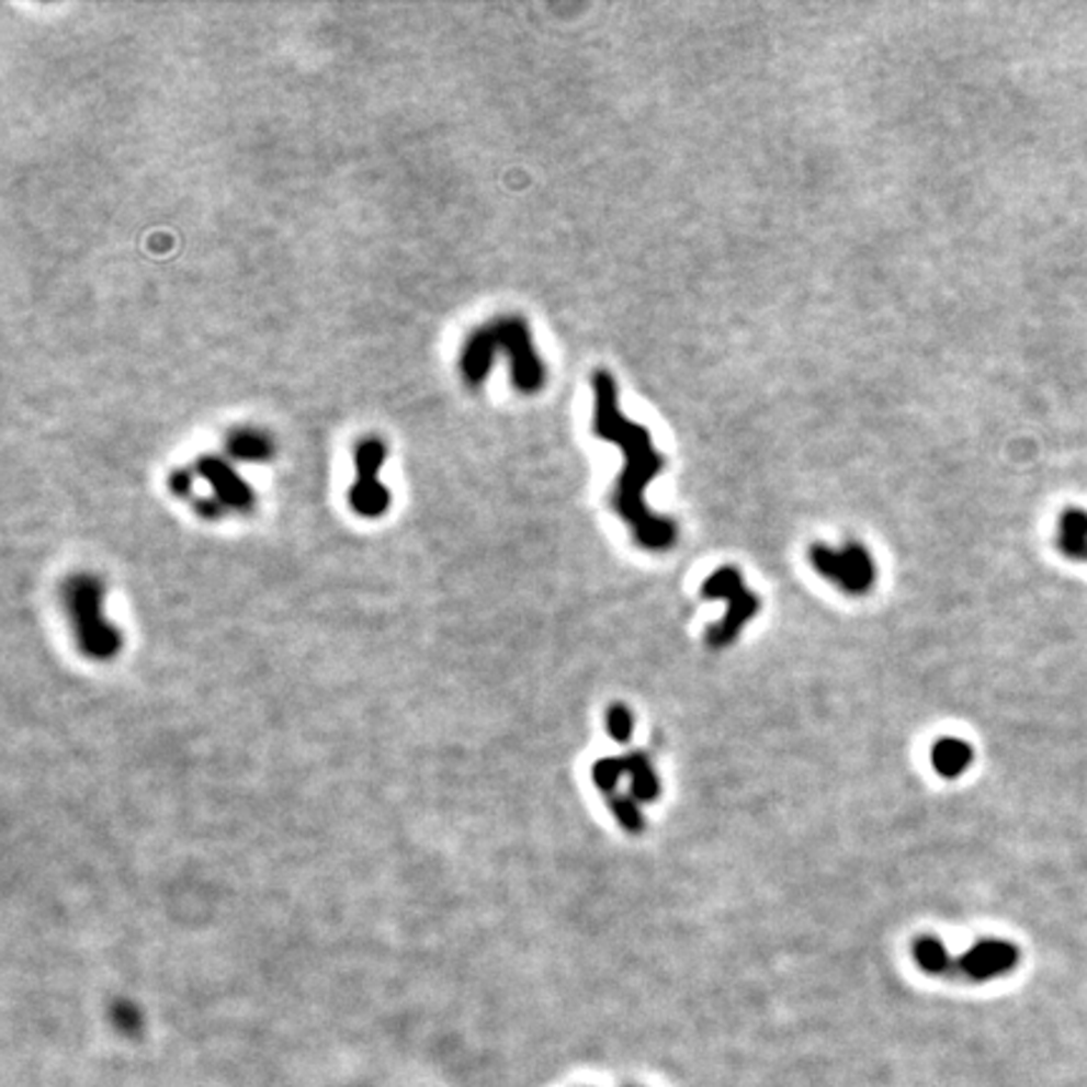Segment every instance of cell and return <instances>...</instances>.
Returning a JSON list of instances; mask_svg holds the SVG:
<instances>
[{"label":"cell","instance_id":"6","mask_svg":"<svg viewBox=\"0 0 1087 1087\" xmlns=\"http://www.w3.org/2000/svg\"><path fill=\"white\" fill-rule=\"evenodd\" d=\"M385 456L388 449L375 435H367L355 446V482L348 491V501L358 517L378 519L390 509V491L378 478Z\"/></svg>","mask_w":1087,"mask_h":1087},{"label":"cell","instance_id":"4","mask_svg":"<svg viewBox=\"0 0 1087 1087\" xmlns=\"http://www.w3.org/2000/svg\"><path fill=\"white\" fill-rule=\"evenodd\" d=\"M700 595L705 599H725L727 602L723 618L715 624H710L703 635L705 645L710 649L731 647L733 642L740 637V632L746 630V624L760 612L758 595L750 592L746 581H743V575L735 567L715 569L713 575L703 581Z\"/></svg>","mask_w":1087,"mask_h":1087},{"label":"cell","instance_id":"14","mask_svg":"<svg viewBox=\"0 0 1087 1087\" xmlns=\"http://www.w3.org/2000/svg\"><path fill=\"white\" fill-rule=\"evenodd\" d=\"M624 775L627 773H624L622 758H599L592 766V781L604 795H612Z\"/></svg>","mask_w":1087,"mask_h":1087},{"label":"cell","instance_id":"2","mask_svg":"<svg viewBox=\"0 0 1087 1087\" xmlns=\"http://www.w3.org/2000/svg\"><path fill=\"white\" fill-rule=\"evenodd\" d=\"M503 353L511 365V383L519 393L534 396L546 383V365L539 358L532 328L519 315H507L476 328L458 353V373L471 388H478L489 375L494 358Z\"/></svg>","mask_w":1087,"mask_h":1087},{"label":"cell","instance_id":"10","mask_svg":"<svg viewBox=\"0 0 1087 1087\" xmlns=\"http://www.w3.org/2000/svg\"><path fill=\"white\" fill-rule=\"evenodd\" d=\"M974 750L966 740L947 735L939 738L931 748V766H935L941 778H960L966 768L972 766Z\"/></svg>","mask_w":1087,"mask_h":1087},{"label":"cell","instance_id":"1","mask_svg":"<svg viewBox=\"0 0 1087 1087\" xmlns=\"http://www.w3.org/2000/svg\"><path fill=\"white\" fill-rule=\"evenodd\" d=\"M595 388V423L597 439L618 443L624 453V468L612 494V509L630 526L637 546L647 552H667L678 542V524L672 519L649 511L645 491L653 478L665 468V458L653 446V435L645 426L622 416L618 404V383L610 371H597Z\"/></svg>","mask_w":1087,"mask_h":1087},{"label":"cell","instance_id":"9","mask_svg":"<svg viewBox=\"0 0 1087 1087\" xmlns=\"http://www.w3.org/2000/svg\"><path fill=\"white\" fill-rule=\"evenodd\" d=\"M622 760H624V773L630 775L632 783L630 785L632 799L639 803H653L660 799L663 785H660V775H657V770L653 766V758H649L645 750H632L627 756H622Z\"/></svg>","mask_w":1087,"mask_h":1087},{"label":"cell","instance_id":"13","mask_svg":"<svg viewBox=\"0 0 1087 1087\" xmlns=\"http://www.w3.org/2000/svg\"><path fill=\"white\" fill-rule=\"evenodd\" d=\"M607 806H610L612 816L618 818V824L622 826V831H627L632 836H637V834L645 831V826H647L645 813L639 811L637 801L632 799V795H618V793L607 795Z\"/></svg>","mask_w":1087,"mask_h":1087},{"label":"cell","instance_id":"12","mask_svg":"<svg viewBox=\"0 0 1087 1087\" xmlns=\"http://www.w3.org/2000/svg\"><path fill=\"white\" fill-rule=\"evenodd\" d=\"M227 451L237 461H268L275 453V443L257 428H237L229 433Z\"/></svg>","mask_w":1087,"mask_h":1087},{"label":"cell","instance_id":"5","mask_svg":"<svg viewBox=\"0 0 1087 1087\" xmlns=\"http://www.w3.org/2000/svg\"><path fill=\"white\" fill-rule=\"evenodd\" d=\"M808 562L818 577L851 597L869 595L876 585V562L861 542H846L841 550L816 542L808 546Z\"/></svg>","mask_w":1087,"mask_h":1087},{"label":"cell","instance_id":"3","mask_svg":"<svg viewBox=\"0 0 1087 1087\" xmlns=\"http://www.w3.org/2000/svg\"><path fill=\"white\" fill-rule=\"evenodd\" d=\"M64 602L76 639L93 660H109L118 649V632L104 618V585L91 575H73L64 585Z\"/></svg>","mask_w":1087,"mask_h":1087},{"label":"cell","instance_id":"16","mask_svg":"<svg viewBox=\"0 0 1087 1087\" xmlns=\"http://www.w3.org/2000/svg\"><path fill=\"white\" fill-rule=\"evenodd\" d=\"M169 489L174 491L177 496H190V491H192V476L186 474V471H174V474L169 476Z\"/></svg>","mask_w":1087,"mask_h":1087},{"label":"cell","instance_id":"7","mask_svg":"<svg viewBox=\"0 0 1087 1087\" xmlns=\"http://www.w3.org/2000/svg\"><path fill=\"white\" fill-rule=\"evenodd\" d=\"M1020 962V949L1005 939H980L956 960L954 974L970 982L1005 977Z\"/></svg>","mask_w":1087,"mask_h":1087},{"label":"cell","instance_id":"15","mask_svg":"<svg viewBox=\"0 0 1087 1087\" xmlns=\"http://www.w3.org/2000/svg\"><path fill=\"white\" fill-rule=\"evenodd\" d=\"M607 731H610L614 740L630 743L632 733H635V715H632V710L622 703L610 705V710H607Z\"/></svg>","mask_w":1087,"mask_h":1087},{"label":"cell","instance_id":"11","mask_svg":"<svg viewBox=\"0 0 1087 1087\" xmlns=\"http://www.w3.org/2000/svg\"><path fill=\"white\" fill-rule=\"evenodd\" d=\"M912 954L914 962L919 964V970L931 974V977H947V974H954L956 960L949 956L944 941L935 935H921L914 939Z\"/></svg>","mask_w":1087,"mask_h":1087},{"label":"cell","instance_id":"8","mask_svg":"<svg viewBox=\"0 0 1087 1087\" xmlns=\"http://www.w3.org/2000/svg\"><path fill=\"white\" fill-rule=\"evenodd\" d=\"M196 474L207 478L217 503L225 511H252L254 491L237 471L219 456H202L196 461Z\"/></svg>","mask_w":1087,"mask_h":1087}]
</instances>
